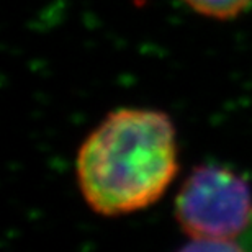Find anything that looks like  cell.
I'll return each mask as SVG.
<instances>
[{"mask_svg":"<svg viewBox=\"0 0 252 252\" xmlns=\"http://www.w3.org/2000/svg\"><path fill=\"white\" fill-rule=\"evenodd\" d=\"M179 170L169 115L148 108L108 113L79 148V190L97 215L122 216L156 203Z\"/></svg>","mask_w":252,"mask_h":252,"instance_id":"cell-1","label":"cell"},{"mask_svg":"<svg viewBox=\"0 0 252 252\" xmlns=\"http://www.w3.org/2000/svg\"><path fill=\"white\" fill-rule=\"evenodd\" d=\"M195 13L211 20H233L251 7L252 0H182Z\"/></svg>","mask_w":252,"mask_h":252,"instance_id":"cell-3","label":"cell"},{"mask_svg":"<svg viewBox=\"0 0 252 252\" xmlns=\"http://www.w3.org/2000/svg\"><path fill=\"white\" fill-rule=\"evenodd\" d=\"M175 220L191 241L226 246L252 221L251 185L223 165H198L177 191Z\"/></svg>","mask_w":252,"mask_h":252,"instance_id":"cell-2","label":"cell"}]
</instances>
